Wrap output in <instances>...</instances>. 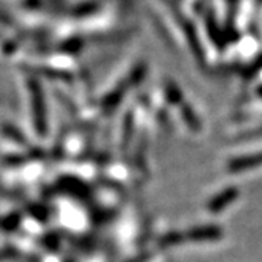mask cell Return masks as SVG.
Wrapping results in <instances>:
<instances>
[{
  "instance_id": "cell-1",
  "label": "cell",
  "mask_w": 262,
  "mask_h": 262,
  "mask_svg": "<svg viewBox=\"0 0 262 262\" xmlns=\"http://www.w3.org/2000/svg\"><path fill=\"white\" fill-rule=\"evenodd\" d=\"M237 196V191L234 189V188H229V189H225L222 194H219V195H215L211 201H210V211H213V213H217V211H222L223 208L229 206L232 201H233L234 198Z\"/></svg>"
},
{
  "instance_id": "cell-2",
  "label": "cell",
  "mask_w": 262,
  "mask_h": 262,
  "mask_svg": "<svg viewBox=\"0 0 262 262\" xmlns=\"http://www.w3.org/2000/svg\"><path fill=\"white\" fill-rule=\"evenodd\" d=\"M262 163V153L259 155H255V156H249V158H245V159L233 160L230 163V168L232 170H246L251 166H258Z\"/></svg>"
},
{
  "instance_id": "cell-3",
  "label": "cell",
  "mask_w": 262,
  "mask_h": 262,
  "mask_svg": "<svg viewBox=\"0 0 262 262\" xmlns=\"http://www.w3.org/2000/svg\"><path fill=\"white\" fill-rule=\"evenodd\" d=\"M220 234V230L215 227H204V229H195L188 234L189 241H208L215 239Z\"/></svg>"
}]
</instances>
